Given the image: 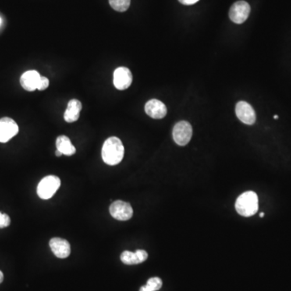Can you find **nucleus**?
Here are the masks:
<instances>
[{
  "instance_id": "f257e3e1",
  "label": "nucleus",
  "mask_w": 291,
  "mask_h": 291,
  "mask_svg": "<svg viewBox=\"0 0 291 291\" xmlns=\"http://www.w3.org/2000/svg\"><path fill=\"white\" fill-rule=\"evenodd\" d=\"M123 144L120 139L117 137H110L104 142L102 147V159L104 162L111 166H114L122 162L124 158Z\"/></svg>"
},
{
  "instance_id": "f03ea898",
  "label": "nucleus",
  "mask_w": 291,
  "mask_h": 291,
  "mask_svg": "<svg viewBox=\"0 0 291 291\" xmlns=\"http://www.w3.org/2000/svg\"><path fill=\"white\" fill-rule=\"evenodd\" d=\"M258 209V197L255 192L247 191L242 193L235 203V210L241 216H253L257 214Z\"/></svg>"
},
{
  "instance_id": "7ed1b4c3",
  "label": "nucleus",
  "mask_w": 291,
  "mask_h": 291,
  "mask_svg": "<svg viewBox=\"0 0 291 291\" xmlns=\"http://www.w3.org/2000/svg\"><path fill=\"white\" fill-rule=\"evenodd\" d=\"M61 185V181L56 175H48L41 180L37 185V194L44 200L51 198L58 191Z\"/></svg>"
},
{
  "instance_id": "20e7f679",
  "label": "nucleus",
  "mask_w": 291,
  "mask_h": 291,
  "mask_svg": "<svg viewBox=\"0 0 291 291\" xmlns=\"http://www.w3.org/2000/svg\"><path fill=\"white\" fill-rule=\"evenodd\" d=\"M174 141L179 146H185L191 140L193 128L188 122H179L175 124L172 131Z\"/></svg>"
},
{
  "instance_id": "39448f33",
  "label": "nucleus",
  "mask_w": 291,
  "mask_h": 291,
  "mask_svg": "<svg viewBox=\"0 0 291 291\" xmlns=\"http://www.w3.org/2000/svg\"><path fill=\"white\" fill-rule=\"evenodd\" d=\"M110 214L119 221H127L133 216V208L129 203L123 200H116L109 207Z\"/></svg>"
},
{
  "instance_id": "423d86ee",
  "label": "nucleus",
  "mask_w": 291,
  "mask_h": 291,
  "mask_svg": "<svg viewBox=\"0 0 291 291\" xmlns=\"http://www.w3.org/2000/svg\"><path fill=\"white\" fill-rule=\"evenodd\" d=\"M250 5L245 1H238L231 7L229 17L235 24H243L250 14Z\"/></svg>"
},
{
  "instance_id": "0eeeda50",
  "label": "nucleus",
  "mask_w": 291,
  "mask_h": 291,
  "mask_svg": "<svg viewBox=\"0 0 291 291\" xmlns=\"http://www.w3.org/2000/svg\"><path fill=\"white\" fill-rule=\"evenodd\" d=\"M19 132V126L13 119L3 118L0 119V143H7Z\"/></svg>"
},
{
  "instance_id": "6e6552de",
  "label": "nucleus",
  "mask_w": 291,
  "mask_h": 291,
  "mask_svg": "<svg viewBox=\"0 0 291 291\" xmlns=\"http://www.w3.org/2000/svg\"><path fill=\"white\" fill-rule=\"evenodd\" d=\"M236 116L246 125H253L256 122V113L251 104L245 101H239L235 106Z\"/></svg>"
},
{
  "instance_id": "1a4fd4ad",
  "label": "nucleus",
  "mask_w": 291,
  "mask_h": 291,
  "mask_svg": "<svg viewBox=\"0 0 291 291\" xmlns=\"http://www.w3.org/2000/svg\"><path fill=\"white\" fill-rule=\"evenodd\" d=\"M133 75L129 69L126 68H118L114 74V86L118 90H125L131 85Z\"/></svg>"
},
{
  "instance_id": "9d476101",
  "label": "nucleus",
  "mask_w": 291,
  "mask_h": 291,
  "mask_svg": "<svg viewBox=\"0 0 291 291\" xmlns=\"http://www.w3.org/2000/svg\"><path fill=\"white\" fill-rule=\"evenodd\" d=\"M145 111L149 117L154 119H162L168 113L166 105L156 99L149 100L145 105Z\"/></svg>"
},
{
  "instance_id": "9b49d317",
  "label": "nucleus",
  "mask_w": 291,
  "mask_h": 291,
  "mask_svg": "<svg viewBox=\"0 0 291 291\" xmlns=\"http://www.w3.org/2000/svg\"><path fill=\"white\" fill-rule=\"evenodd\" d=\"M50 247L54 254L58 258H66L71 254V245L66 239L53 238L50 239Z\"/></svg>"
},
{
  "instance_id": "f8f14e48",
  "label": "nucleus",
  "mask_w": 291,
  "mask_h": 291,
  "mask_svg": "<svg viewBox=\"0 0 291 291\" xmlns=\"http://www.w3.org/2000/svg\"><path fill=\"white\" fill-rule=\"evenodd\" d=\"M41 77V75L37 71H28L21 75L20 84L26 91H35L38 87Z\"/></svg>"
},
{
  "instance_id": "ddd939ff",
  "label": "nucleus",
  "mask_w": 291,
  "mask_h": 291,
  "mask_svg": "<svg viewBox=\"0 0 291 291\" xmlns=\"http://www.w3.org/2000/svg\"><path fill=\"white\" fill-rule=\"evenodd\" d=\"M82 109V104L76 99L70 100L68 102V108L64 114V119L68 123H72L79 118V114Z\"/></svg>"
},
{
  "instance_id": "4468645a",
  "label": "nucleus",
  "mask_w": 291,
  "mask_h": 291,
  "mask_svg": "<svg viewBox=\"0 0 291 291\" xmlns=\"http://www.w3.org/2000/svg\"><path fill=\"white\" fill-rule=\"evenodd\" d=\"M56 147L57 150H59L60 152H62V154H66L68 156L75 154V151H76V149L72 145L69 138L66 137L65 135H61L58 137L56 140Z\"/></svg>"
},
{
  "instance_id": "2eb2a0df",
  "label": "nucleus",
  "mask_w": 291,
  "mask_h": 291,
  "mask_svg": "<svg viewBox=\"0 0 291 291\" xmlns=\"http://www.w3.org/2000/svg\"><path fill=\"white\" fill-rule=\"evenodd\" d=\"M110 6L117 12H124L130 6V0H108Z\"/></svg>"
},
{
  "instance_id": "dca6fc26",
  "label": "nucleus",
  "mask_w": 291,
  "mask_h": 291,
  "mask_svg": "<svg viewBox=\"0 0 291 291\" xmlns=\"http://www.w3.org/2000/svg\"><path fill=\"white\" fill-rule=\"evenodd\" d=\"M121 260L124 264H128V265L139 264L136 253H132V252H129V251H125V252L122 253V255H121Z\"/></svg>"
},
{
  "instance_id": "f3484780",
  "label": "nucleus",
  "mask_w": 291,
  "mask_h": 291,
  "mask_svg": "<svg viewBox=\"0 0 291 291\" xmlns=\"http://www.w3.org/2000/svg\"><path fill=\"white\" fill-rule=\"evenodd\" d=\"M162 280L159 278H151L147 281V285L152 291H157L162 287Z\"/></svg>"
},
{
  "instance_id": "a211bd4d",
  "label": "nucleus",
  "mask_w": 291,
  "mask_h": 291,
  "mask_svg": "<svg viewBox=\"0 0 291 291\" xmlns=\"http://www.w3.org/2000/svg\"><path fill=\"white\" fill-rule=\"evenodd\" d=\"M10 224H11V218L8 214L0 212V229L8 228Z\"/></svg>"
},
{
  "instance_id": "6ab92c4d",
  "label": "nucleus",
  "mask_w": 291,
  "mask_h": 291,
  "mask_svg": "<svg viewBox=\"0 0 291 291\" xmlns=\"http://www.w3.org/2000/svg\"><path fill=\"white\" fill-rule=\"evenodd\" d=\"M135 253H136V256H137L139 264L144 262L145 260H147V257H148V254H147V252L144 250H141V249L136 251Z\"/></svg>"
},
{
  "instance_id": "aec40b11",
  "label": "nucleus",
  "mask_w": 291,
  "mask_h": 291,
  "mask_svg": "<svg viewBox=\"0 0 291 291\" xmlns=\"http://www.w3.org/2000/svg\"><path fill=\"white\" fill-rule=\"evenodd\" d=\"M50 85V81L47 77H44V76H41V80L39 82L38 87L37 89L40 90V91H43V90H46L47 87H49Z\"/></svg>"
},
{
  "instance_id": "412c9836",
  "label": "nucleus",
  "mask_w": 291,
  "mask_h": 291,
  "mask_svg": "<svg viewBox=\"0 0 291 291\" xmlns=\"http://www.w3.org/2000/svg\"><path fill=\"white\" fill-rule=\"evenodd\" d=\"M198 1L199 0H179V2L184 5H193Z\"/></svg>"
},
{
  "instance_id": "4be33fe9",
  "label": "nucleus",
  "mask_w": 291,
  "mask_h": 291,
  "mask_svg": "<svg viewBox=\"0 0 291 291\" xmlns=\"http://www.w3.org/2000/svg\"><path fill=\"white\" fill-rule=\"evenodd\" d=\"M139 291H152L151 290V289H150V288L148 287V286H147V285H144V286H142L141 288H140V289H139Z\"/></svg>"
},
{
  "instance_id": "5701e85b",
  "label": "nucleus",
  "mask_w": 291,
  "mask_h": 291,
  "mask_svg": "<svg viewBox=\"0 0 291 291\" xmlns=\"http://www.w3.org/2000/svg\"><path fill=\"white\" fill-rule=\"evenodd\" d=\"M3 281H4V274L2 271H0V284L2 283Z\"/></svg>"
},
{
  "instance_id": "b1692460",
  "label": "nucleus",
  "mask_w": 291,
  "mask_h": 291,
  "mask_svg": "<svg viewBox=\"0 0 291 291\" xmlns=\"http://www.w3.org/2000/svg\"><path fill=\"white\" fill-rule=\"evenodd\" d=\"M55 154H56V156H61L62 155V152H60L59 150H57L56 152H55Z\"/></svg>"
},
{
  "instance_id": "393cba45",
  "label": "nucleus",
  "mask_w": 291,
  "mask_h": 291,
  "mask_svg": "<svg viewBox=\"0 0 291 291\" xmlns=\"http://www.w3.org/2000/svg\"><path fill=\"white\" fill-rule=\"evenodd\" d=\"M264 216V214L263 212L260 213V218H263V217Z\"/></svg>"
},
{
  "instance_id": "a878e982",
  "label": "nucleus",
  "mask_w": 291,
  "mask_h": 291,
  "mask_svg": "<svg viewBox=\"0 0 291 291\" xmlns=\"http://www.w3.org/2000/svg\"><path fill=\"white\" fill-rule=\"evenodd\" d=\"M274 119H278V115H274Z\"/></svg>"
},
{
  "instance_id": "bb28decb",
  "label": "nucleus",
  "mask_w": 291,
  "mask_h": 291,
  "mask_svg": "<svg viewBox=\"0 0 291 291\" xmlns=\"http://www.w3.org/2000/svg\"><path fill=\"white\" fill-rule=\"evenodd\" d=\"M1 23H2V19L0 18V25H1Z\"/></svg>"
}]
</instances>
